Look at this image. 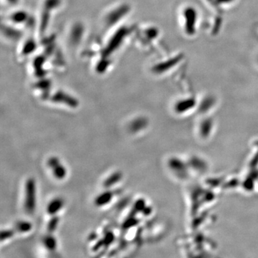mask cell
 <instances>
[{"label": "cell", "mask_w": 258, "mask_h": 258, "mask_svg": "<svg viewBox=\"0 0 258 258\" xmlns=\"http://www.w3.org/2000/svg\"><path fill=\"white\" fill-rule=\"evenodd\" d=\"M25 208L29 214L33 213L36 207V184L32 178L28 179L25 185Z\"/></svg>", "instance_id": "6da1fadb"}, {"label": "cell", "mask_w": 258, "mask_h": 258, "mask_svg": "<svg viewBox=\"0 0 258 258\" xmlns=\"http://www.w3.org/2000/svg\"><path fill=\"white\" fill-rule=\"evenodd\" d=\"M47 164H48L49 167L52 169L56 179L61 180L66 177L67 171H66V168L60 164L58 158L50 157L47 161Z\"/></svg>", "instance_id": "7a4b0ae2"}, {"label": "cell", "mask_w": 258, "mask_h": 258, "mask_svg": "<svg viewBox=\"0 0 258 258\" xmlns=\"http://www.w3.org/2000/svg\"><path fill=\"white\" fill-rule=\"evenodd\" d=\"M52 101L56 102V103H64L72 108H76L79 106V101L76 98L62 93H56L55 96L52 97Z\"/></svg>", "instance_id": "3957f363"}, {"label": "cell", "mask_w": 258, "mask_h": 258, "mask_svg": "<svg viewBox=\"0 0 258 258\" xmlns=\"http://www.w3.org/2000/svg\"><path fill=\"white\" fill-rule=\"evenodd\" d=\"M113 193L111 191H106L105 192L101 194L99 196L97 197L95 200V204L96 206L101 207L106 205V204L110 203L112 198H113Z\"/></svg>", "instance_id": "277c9868"}, {"label": "cell", "mask_w": 258, "mask_h": 258, "mask_svg": "<svg viewBox=\"0 0 258 258\" xmlns=\"http://www.w3.org/2000/svg\"><path fill=\"white\" fill-rule=\"evenodd\" d=\"M62 205H63V201H62V199H54L47 206V212L50 215H55L62 208Z\"/></svg>", "instance_id": "5b68a950"}, {"label": "cell", "mask_w": 258, "mask_h": 258, "mask_svg": "<svg viewBox=\"0 0 258 258\" xmlns=\"http://www.w3.org/2000/svg\"><path fill=\"white\" fill-rule=\"evenodd\" d=\"M121 178L122 173L120 172V171H116V172L113 173V174H112L111 176H108L105 180L104 182H103V186L105 188L111 187L112 186L118 182L121 179Z\"/></svg>", "instance_id": "8992f818"}, {"label": "cell", "mask_w": 258, "mask_h": 258, "mask_svg": "<svg viewBox=\"0 0 258 258\" xmlns=\"http://www.w3.org/2000/svg\"><path fill=\"white\" fill-rule=\"evenodd\" d=\"M147 121L143 118H139L137 119L134 120L133 122L129 125V130L132 132H136L137 131L141 130L145 126Z\"/></svg>", "instance_id": "52a82bcc"}, {"label": "cell", "mask_w": 258, "mask_h": 258, "mask_svg": "<svg viewBox=\"0 0 258 258\" xmlns=\"http://www.w3.org/2000/svg\"><path fill=\"white\" fill-rule=\"evenodd\" d=\"M16 228L20 232H26L31 229V224L28 222H20L17 225Z\"/></svg>", "instance_id": "ba28073f"}, {"label": "cell", "mask_w": 258, "mask_h": 258, "mask_svg": "<svg viewBox=\"0 0 258 258\" xmlns=\"http://www.w3.org/2000/svg\"><path fill=\"white\" fill-rule=\"evenodd\" d=\"M144 205H145V203H144V200L140 199V200H137L136 203L134 204L133 213H137V212L143 210Z\"/></svg>", "instance_id": "9c48e42d"}, {"label": "cell", "mask_w": 258, "mask_h": 258, "mask_svg": "<svg viewBox=\"0 0 258 258\" xmlns=\"http://www.w3.org/2000/svg\"><path fill=\"white\" fill-rule=\"evenodd\" d=\"M57 222H58V217H53L50 220V223H49V229H50V230L52 231L55 229Z\"/></svg>", "instance_id": "30bf717a"}]
</instances>
